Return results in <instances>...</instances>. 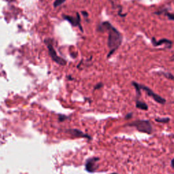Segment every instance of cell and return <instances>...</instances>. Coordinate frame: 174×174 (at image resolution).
I'll return each instance as SVG.
<instances>
[{"label": "cell", "mask_w": 174, "mask_h": 174, "mask_svg": "<svg viewBox=\"0 0 174 174\" xmlns=\"http://www.w3.org/2000/svg\"><path fill=\"white\" fill-rule=\"evenodd\" d=\"M99 161V159L97 157L92 158V159H88V160L86 161V165H85L86 171L90 172V173H92V172L95 171V170L97 169L98 167L97 162Z\"/></svg>", "instance_id": "obj_5"}, {"label": "cell", "mask_w": 174, "mask_h": 174, "mask_svg": "<svg viewBox=\"0 0 174 174\" xmlns=\"http://www.w3.org/2000/svg\"><path fill=\"white\" fill-rule=\"evenodd\" d=\"M128 126H134L137 130L141 133L151 134L152 133V126L151 123L146 120H138L133 122L128 123Z\"/></svg>", "instance_id": "obj_2"}, {"label": "cell", "mask_w": 174, "mask_h": 174, "mask_svg": "<svg viewBox=\"0 0 174 174\" xmlns=\"http://www.w3.org/2000/svg\"><path fill=\"white\" fill-rule=\"evenodd\" d=\"M52 41V40L51 39H45L44 40L45 43H46L47 47H48V52L49 54H50V57H51V59L53 60L54 62L58 63V64L61 65H65L67 63V61H65L63 58L60 57L57 55V53H56L55 50L54 49Z\"/></svg>", "instance_id": "obj_3"}, {"label": "cell", "mask_w": 174, "mask_h": 174, "mask_svg": "<svg viewBox=\"0 0 174 174\" xmlns=\"http://www.w3.org/2000/svg\"><path fill=\"white\" fill-rule=\"evenodd\" d=\"M133 86H135L136 91H137V93L139 94V92H140V87H139V84H137V83L135 82H133Z\"/></svg>", "instance_id": "obj_13"}, {"label": "cell", "mask_w": 174, "mask_h": 174, "mask_svg": "<svg viewBox=\"0 0 174 174\" xmlns=\"http://www.w3.org/2000/svg\"><path fill=\"white\" fill-rule=\"evenodd\" d=\"M166 15L167 16L169 19L171 20V21H174V14H171V13H167Z\"/></svg>", "instance_id": "obj_14"}, {"label": "cell", "mask_w": 174, "mask_h": 174, "mask_svg": "<svg viewBox=\"0 0 174 174\" xmlns=\"http://www.w3.org/2000/svg\"><path fill=\"white\" fill-rule=\"evenodd\" d=\"M82 13L83 14V15L86 16V17H87V16H88V14H87L86 12H82Z\"/></svg>", "instance_id": "obj_19"}, {"label": "cell", "mask_w": 174, "mask_h": 174, "mask_svg": "<svg viewBox=\"0 0 174 174\" xmlns=\"http://www.w3.org/2000/svg\"><path fill=\"white\" fill-rule=\"evenodd\" d=\"M153 43H154V45L156 46H160V45L163 44V43H168L169 46H171V41L170 40H168V39H160V40L157 41V42H155V41H153Z\"/></svg>", "instance_id": "obj_9"}, {"label": "cell", "mask_w": 174, "mask_h": 174, "mask_svg": "<svg viewBox=\"0 0 174 174\" xmlns=\"http://www.w3.org/2000/svg\"><path fill=\"white\" fill-rule=\"evenodd\" d=\"M65 118H67V117L65 116H59V120L60 121H63V120H65Z\"/></svg>", "instance_id": "obj_15"}, {"label": "cell", "mask_w": 174, "mask_h": 174, "mask_svg": "<svg viewBox=\"0 0 174 174\" xmlns=\"http://www.w3.org/2000/svg\"><path fill=\"white\" fill-rule=\"evenodd\" d=\"M110 174H118L116 173H110Z\"/></svg>", "instance_id": "obj_20"}, {"label": "cell", "mask_w": 174, "mask_h": 174, "mask_svg": "<svg viewBox=\"0 0 174 174\" xmlns=\"http://www.w3.org/2000/svg\"><path fill=\"white\" fill-rule=\"evenodd\" d=\"M139 87H140V89H142L143 90H144L145 92H146V94L148 96H150V97H152V99L155 100L156 102L160 103V104H165L166 102V100L164 99V98L161 97L160 95H157L156 94L155 92L152 91V90L150 89V88L147 87L146 86H144V85H141L139 84Z\"/></svg>", "instance_id": "obj_4"}, {"label": "cell", "mask_w": 174, "mask_h": 174, "mask_svg": "<svg viewBox=\"0 0 174 174\" xmlns=\"http://www.w3.org/2000/svg\"><path fill=\"white\" fill-rule=\"evenodd\" d=\"M171 165L172 167V168L174 169V159H172L171 162Z\"/></svg>", "instance_id": "obj_18"}, {"label": "cell", "mask_w": 174, "mask_h": 174, "mask_svg": "<svg viewBox=\"0 0 174 174\" xmlns=\"http://www.w3.org/2000/svg\"><path fill=\"white\" fill-rule=\"evenodd\" d=\"M135 106H136V108L139 109V110H145V111H146V110H148V105H147L146 103H145L144 102H143V101H136Z\"/></svg>", "instance_id": "obj_8"}, {"label": "cell", "mask_w": 174, "mask_h": 174, "mask_svg": "<svg viewBox=\"0 0 174 174\" xmlns=\"http://www.w3.org/2000/svg\"><path fill=\"white\" fill-rule=\"evenodd\" d=\"M108 46L110 48V52H109L108 57H110L116 49L118 48L122 42V36H121L120 32L116 29L111 25L108 30Z\"/></svg>", "instance_id": "obj_1"}, {"label": "cell", "mask_w": 174, "mask_h": 174, "mask_svg": "<svg viewBox=\"0 0 174 174\" xmlns=\"http://www.w3.org/2000/svg\"><path fill=\"white\" fill-rule=\"evenodd\" d=\"M68 132L72 135H73L74 136H76V137H87V138L90 139V137L89 135H86V134L82 133L81 130H78V129H70L68 130Z\"/></svg>", "instance_id": "obj_7"}, {"label": "cell", "mask_w": 174, "mask_h": 174, "mask_svg": "<svg viewBox=\"0 0 174 174\" xmlns=\"http://www.w3.org/2000/svg\"><path fill=\"white\" fill-rule=\"evenodd\" d=\"M163 75H164L165 76V77H166L167 79L171 80L174 81V76L172 75L171 74H170V73H163Z\"/></svg>", "instance_id": "obj_12"}, {"label": "cell", "mask_w": 174, "mask_h": 174, "mask_svg": "<svg viewBox=\"0 0 174 174\" xmlns=\"http://www.w3.org/2000/svg\"><path fill=\"white\" fill-rule=\"evenodd\" d=\"M131 117H132V113H129V114H128L126 116H125V118H126V119H130Z\"/></svg>", "instance_id": "obj_17"}, {"label": "cell", "mask_w": 174, "mask_h": 174, "mask_svg": "<svg viewBox=\"0 0 174 174\" xmlns=\"http://www.w3.org/2000/svg\"><path fill=\"white\" fill-rule=\"evenodd\" d=\"M66 1V0H55L54 2V7H58L59 6V5H61V4H63V3L65 2V1Z\"/></svg>", "instance_id": "obj_11"}, {"label": "cell", "mask_w": 174, "mask_h": 174, "mask_svg": "<svg viewBox=\"0 0 174 174\" xmlns=\"http://www.w3.org/2000/svg\"><path fill=\"white\" fill-rule=\"evenodd\" d=\"M63 18H64L65 20H66V21L70 22V23H71L72 25H73V26L79 27L82 31H83L82 28V27H81L80 17V15L78 14H77V16H76V18H74L73 16H63Z\"/></svg>", "instance_id": "obj_6"}, {"label": "cell", "mask_w": 174, "mask_h": 174, "mask_svg": "<svg viewBox=\"0 0 174 174\" xmlns=\"http://www.w3.org/2000/svg\"><path fill=\"white\" fill-rule=\"evenodd\" d=\"M103 84H101V83H99V84H98L97 86L95 87V89H99V88H100L101 87H102Z\"/></svg>", "instance_id": "obj_16"}, {"label": "cell", "mask_w": 174, "mask_h": 174, "mask_svg": "<svg viewBox=\"0 0 174 174\" xmlns=\"http://www.w3.org/2000/svg\"><path fill=\"white\" fill-rule=\"evenodd\" d=\"M155 120L158 122L161 123H168L170 121L169 118H156Z\"/></svg>", "instance_id": "obj_10"}]
</instances>
